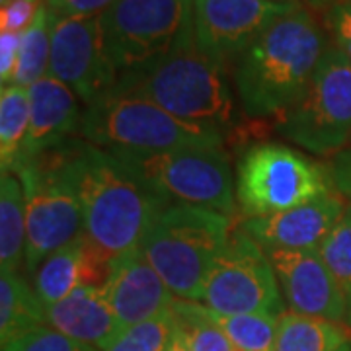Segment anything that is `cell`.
<instances>
[{
    "label": "cell",
    "mask_w": 351,
    "mask_h": 351,
    "mask_svg": "<svg viewBox=\"0 0 351 351\" xmlns=\"http://www.w3.org/2000/svg\"><path fill=\"white\" fill-rule=\"evenodd\" d=\"M330 45L314 14L299 6L281 16L234 63V86L244 113L279 117L301 100Z\"/></svg>",
    "instance_id": "1"
},
{
    "label": "cell",
    "mask_w": 351,
    "mask_h": 351,
    "mask_svg": "<svg viewBox=\"0 0 351 351\" xmlns=\"http://www.w3.org/2000/svg\"><path fill=\"white\" fill-rule=\"evenodd\" d=\"M73 172L82 230L113 262L141 250L154 217L166 207L112 152L75 138Z\"/></svg>",
    "instance_id": "2"
},
{
    "label": "cell",
    "mask_w": 351,
    "mask_h": 351,
    "mask_svg": "<svg viewBox=\"0 0 351 351\" xmlns=\"http://www.w3.org/2000/svg\"><path fill=\"white\" fill-rule=\"evenodd\" d=\"M115 90L152 101L182 121L219 131L230 125L234 117L225 66L201 49L193 24L182 32L170 53L151 69L119 76Z\"/></svg>",
    "instance_id": "3"
},
{
    "label": "cell",
    "mask_w": 351,
    "mask_h": 351,
    "mask_svg": "<svg viewBox=\"0 0 351 351\" xmlns=\"http://www.w3.org/2000/svg\"><path fill=\"white\" fill-rule=\"evenodd\" d=\"M230 239V219L195 205H166L141 244L168 289L182 301L199 302L205 277Z\"/></svg>",
    "instance_id": "4"
},
{
    "label": "cell",
    "mask_w": 351,
    "mask_h": 351,
    "mask_svg": "<svg viewBox=\"0 0 351 351\" xmlns=\"http://www.w3.org/2000/svg\"><path fill=\"white\" fill-rule=\"evenodd\" d=\"M78 133L104 151L223 149L225 143L219 129L182 121L160 106L115 88L86 106Z\"/></svg>",
    "instance_id": "5"
},
{
    "label": "cell",
    "mask_w": 351,
    "mask_h": 351,
    "mask_svg": "<svg viewBox=\"0 0 351 351\" xmlns=\"http://www.w3.org/2000/svg\"><path fill=\"white\" fill-rule=\"evenodd\" d=\"M75 138L24 162L14 174L25 195V269L36 274L51 254L82 232V205L73 172Z\"/></svg>",
    "instance_id": "6"
},
{
    "label": "cell",
    "mask_w": 351,
    "mask_h": 351,
    "mask_svg": "<svg viewBox=\"0 0 351 351\" xmlns=\"http://www.w3.org/2000/svg\"><path fill=\"white\" fill-rule=\"evenodd\" d=\"M166 205H195L234 213V180L223 149L162 152L108 151Z\"/></svg>",
    "instance_id": "7"
},
{
    "label": "cell",
    "mask_w": 351,
    "mask_h": 351,
    "mask_svg": "<svg viewBox=\"0 0 351 351\" xmlns=\"http://www.w3.org/2000/svg\"><path fill=\"white\" fill-rule=\"evenodd\" d=\"M279 135L316 156H334L351 141V61L330 43L308 86L277 117Z\"/></svg>",
    "instance_id": "8"
},
{
    "label": "cell",
    "mask_w": 351,
    "mask_h": 351,
    "mask_svg": "<svg viewBox=\"0 0 351 351\" xmlns=\"http://www.w3.org/2000/svg\"><path fill=\"white\" fill-rule=\"evenodd\" d=\"M330 189L326 166L279 143L252 147L237 166V199L250 219L301 207Z\"/></svg>",
    "instance_id": "9"
},
{
    "label": "cell",
    "mask_w": 351,
    "mask_h": 351,
    "mask_svg": "<svg viewBox=\"0 0 351 351\" xmlns=\"http://www.w3.org/2000/svg\"><path fill=\"white\" fill-rule=\"evenodd\" d=\"M100 18L117 75H135L164 59L193 24V0H117Z\"/></svg>",
    "instance_id": "10"
},
{
    "label": "cell",
    "mask_w": 351,
    "mask_h": 351,
    "mask_svg": "<svg viewBox=\"0 0 351 351\" xmlns=\"http://www.w3.org/2000/svg\"><path fill=\"white\" fill-rule=\"evenodd\" d=\"M201 302L221 316L285 313L267 252L244 228L230 232L226 246L211 263Z\"/></svg>",
    "instance_id": "11"
},
{
    "label": "cell",
    "mask_w": 351,
    "mask_h": 351,
    "mask_svg": "<svg viewBox=\"0 0 351 351\" xmlns=\"http://www.w3.org/2000/svg\"><path fill=\"white\" fill-rule=\"evenodd\" d=\"M49 75L71 88L84 106L112 92L119 75L108 55L100 16L53 18Z\"/></svg>",
    "instance_id": "12"
},
{
    "label": "cell",
    "mask_w": 351,
    "mask_h": 351,
    "mask_svg": "<svg viewBox=\"0 0 351 351\" xmlns=\"http://www.w3.org/2000/svg\"><path fill=\"white\" fill-rule=\"evenodd\" d=\"M297 0H193V29L199 47L219 64L239 57L281 16L295 12Z\"/></svg>",
    "instance_id": "13"
},
{
    "label": "cell",
    "mask_w": 351,
    "mask_h": 351,
    "mask_svg": "<svg viewBox=\"0 0 351 351\" xmlns=\"http://www.w3.org/2000/svg\"><path fill=\"white\" fill-rule=\"evenodd\" d=\"M265 250V248H263ZM291 311L330 322L348 318V299L320 252L265 250Z\"/></svg>",
    "instance_id": "14"
},
{
    "label": "cell",
    "mask_w": 351,
    "mask_h": 351,
    "mask_svg": "<svg viewBox=\"0 0 351 351\" xmlns=\"http://www.w3.org/2000/svg\"><path fill=\"white\" fill-rule=\"evenodd\" d=\"M346 213L343 195L332 188L301 207L267 217H252L242 228L265 250L320 252Z\"/></svg>",
    "instance_id": "15"
},
{
    "label": "cell",
    "mask_w": 351,
    "mask_h": 351,
    "mask_svg": "<svg viewBox=\"0 0 351 351\" xmlns=\"http://www.w3.org/2000/svg\"><path fill=\"white\" fill-rule=\"evenodd\" d=\"M101 289L123 330L172 311L176 302L174 293L141 250L113 263Z\"/></svg>",
    "instance_id": "16"
},
{
    "label": "cell",
    "mask_w": 351,
    "mask_h": 351,
    "mask_svg": "<svg viewBox=\"0 0 351 351\" xmlns=\"http://www.w3.org/2000/svg\"><path fill=\"white\" fill-rule=\"evenodd\" d=\"M113 263L112 258L82 230L39 265L34 274V289L43 306L49 308L78 287H104Z\"/></svg>",
    "instance_id": "17"
},
{
    "label": "cell",
    "mask_w": 351,
    "mask_h": 351,
    "mask_svg": "<svg viewBox=\"0 0 351 351\" xmlns=\"http://www.w3.org/2000/svg\"><path fill=\"white\" fill-rule=\"evenodd\" d=\"M27 96L29 131L25 138L22 164L69 143L71 135L80 131L84 115L80 110V98L55 76L47 75L36 84L27 86Z\"/></svg>",
    "instance_id": "18"
},
{
    "label": "cell",
    "mask_w": 351,
    "mask_h": 351,
    "mask_svg": "<svg viewBox=\"0 0 351 351\" xmlns=\"http://www.w3.org/2000/svg\"><path fill=\"white\" fill-rule=\"evenodd\" d=\"M47 326L69 338L106 351L123 328L113 314L101 287H78L63 301L45 308Z\"/></svg>",
    "instance_id": "19"
},
{
    "label": "cell",
    "mask_w": 351,
    "mask_h": 351,
    "mask_svg": "<svg viewBox=\"0 0 351 351\" xmlns=\"http://www.w3.org/2000/svg\"><path fill=\"white\" fill-rule=\"evenodd\" d=\"M47 326L45 306L36 289L20 274L0 276V343L6 350L16 339Z\"/></svg>",
    "instance_id": "20"
},
{
    "label": "cell",
    "mask_w": 351,
    "mask_h": 351,
    "mask_svg": "<svg viewBox=\"0 0 351 351\" xmlns=\"http://www.w3.org/2000/svg\"><path fill=\"white\" fill-rule=\"evenodd\" d=\"M25 263V195L16 174L0 176V267L20 274Z\"/></svg>",
    "instance_id": "21"
},
{
    "label": "cell",
    "mask_w": 351,
    "mask_h": 351,
    "mask_svg": "<svg viewBox=\"0 0 351 351\" xmlns=\"http://www.w3.org/2000/svg\"><path fill=\"white\" fill-rule=\"evenodd\" d=\"M350 336L336 322L297 313H283L271 351H338Z\"/></svg>",
    "instance_id": "22"
},
{
    "label": "cell",
    "mask_w": 351,
    "mask_h": 351,
    "mask_svg": "<svg viewBox=\"0 0 351 351\" xmlns=\"http://www.w3.org/2000/svg\"><path fill=\"white\" fill-rule=\"evenodd\" d=\"M29 131L27 88L8 84L0 90V166L10 174L24 160V145Z\"/></svg>",
    "instance_id": "23"
},
{
    "label": "cell",
    "mask_w": 351,
    "mask_h": 351,
    "mask_svg": "<svg viewBox=\"0 0 351 351\" xmlns=\"http://www.w3.org/2000/svg\"><path fill=\"white\" fill-rule=\"evenodd\" d=\"M51 27H53V16L47 10V6L41 4L34 24L22 34L18 64L10 84L27 88L49 75Z\"/></svg>",
    "instance_id": "24"
},
{
    "label": "cell",
    "mask_w": 351,
    "mask_h": 351,
    "mask_svg": "<svg viewBox=\"0 0 351 351\" xmlns=\"http://www.w3.org/2000/svg\"><path fill=\"white\" fill-rule=\"evenodd\" d=\"M172 313L189 351H234L230 339L215 322L213 314L205 304L176 299Z\"/></svg>",
    "instance_id": "25"
},
{
    "label": "cell",
    "mask_w": 351,
    "mask_h": 351,
    "mask_svg": "<svg viewBox=\"0 0 351 351\" xmlns=\"http://www.w3.org/2000/svg\"><path fill=\"white\" fill-rule=\"evenodd\" d=\"M213 314L215 322L230 339L234 351H271L276 341L277 324L281 316L269 314H237L221 316Z\"/></svg>",
    "instance_id": "26"
},
{
    "label": "cell",
    "mask_w": 351,
    "mask_h": 351,
    "mask_svg": "<svg viewBox=\"0 0 351 351\" xmlns=\"http://www.w3.org/2000/svg\"><path fill=\"white\" fill-rule=\"evenodd\" d=\"M176 334V316L172 311L125 328L106 351H168Z\"/></svg>",
    "instance_id": "27"
},
{
    "label": "cell",
    "mask_w": 351,
    "mask_h": 351,
    "mask_svg": "<svg viewBox=\"0 0 351 351\" xmlns=\"http://www.w3.org/2000/svg\"><path fill=\"white\" fill-rule=\"evenodd\" d=\"M320 256L326 262L328 269L336 277L338 285L343 291L348 306L351 304V215L339 221V225L332 230L326 242L320 248Z\"/></svg>",
    "instance_id": "28"
},
{
    "label": "cell",
    "mask_w": 351,
    "mask_h": 351,
    "mask_svg": "<svg viewBox=\"0 0 351 351\" xmlns=\"http://www.w3.org/2000/svg\"><path fill=\"white\" fill-rule=\"evenodd\" d=\"M2 351H98L82 341L64 336L55 328L41 326L29 332L24 338L16 339Z\"/></svg>",
    "instance_id": "29"
},
{
    "label": "cell",
    "mask_w": 351,
    "mask_h": 351,
    "mask_svg": "<svg viewBox=\"0 0 351 351\" xmlns=\"http://www.w3.org/2000/svg\"><path fill=\"white\" fill-rule=\"evenodd\" d=\"M324 29L334 43L351 61V0H339L324 12Z\"/></svg>",
    "instance_id": "30"
},
{
    "label": "cell",
    "mask_w": 351,
    "mask_h": 351,
    "mask_svg": "<svg viewBox=\"0 0 351 351\" xmlns=\"http://www.w3.org/2000/svg\"><path fill=\"white\" fill-rule=\"evenodd\" d=\"M39 6H41L39 2H29V0H8L6 4H2L0 10V29L22 36L34 24Z\"/></svg>",
    "instance_id": "31"
},
{
    "label": "cell",
    "mask_w": 351,
    "mask_h": 351,
    "mask_svg": "<svg viewBox=\"0 0 351 351\" xmlns=\"http://www.w3.org/2000/svg\"><path fill=\"white\" fill-rule=\"evenodd\" d=\"M117 0H45V6L53 18L75 16H101Z\"/></svg>",
    "instance_id": "32"
},
{
    "label": "cell",
    "mask_w": 351,
    "mask_h": 351,
    "mask_svg": "<svg viewBox=\"0 0 351 351\" xmlns=\"http://www.w3.org/2000/svg\"><path fill=\"white\" fill-rule=\"evenodd\" d=\"M324 166L332 188L343 195V199L351 201V147L334 154Z\"/></svg>",
    "instance_id": "33"
},
{
    "label": "cell",
    "mask_w": 351,
    "mask_h": 351,
    "mask_svg": "<svg viewBox=\"0 0 351 351\" xmlns=\"http://www.w3.org/2000/svg\"><path fill=\"white\" fill-rule=\"evenodd\" d=\"M20 34L2 32L0 34V82L2 86H8L12 82L16 64H18V53H20Z\"/></svg>",
    "instance_id": "34"
},
{
    "label": "cell",
    "mask_w": 351,
    "mask_h": 351,
    "mask_svg": "<svg viewBox=\"0 0 351 351\" xmlns=\"http://www.w3.org/2000/svg\"><path fill=\"white\" fill-rule=\"evenodd\" d=\"M168 351H189L188 343H186V339L184 336L180 334V330L176 326V334H174V339H172V346H170V350Z\"/></svg>",
    "instance_id": "35"
},
{
    "label": "cell",
    "mask_w": 351,
    "mask_h": 351,
    "mask_svg": "<svg viewBox=\"0 0 351 351\" xmlns=\"http://www.w3.org/2000/svg\"><path fill=\"white\" fill-rule=\"evenodd\" d=\"M336 2H339V0H308V4L314 8H326V10L330 6H334Z\"/></svg>",
    "instance_id": "36"
},
{
    "label": "cell",
    "mask_w": 351,
    "mask_h": 351,
    "mask_svg": "<svg viewBox=\"0 0 351 351\" xmlns=\"http://www.w3.org/2000/svg\"><path fill=\"white\" fill-rule=\"evenodd\" d=\"M338 351H351V339H348V341H346V343H343V346H341Z\"/></svg>",
    "instance_id": "37"
},
{
    "label": "cell",
    "mask_w": 351,
    "mask_h": 351,
    "mask_svg": "<svg viewBox=\"0 0 351 351\" xmlns=\"http://www.w3.org/2000/svg\"><path fill=\"white\" fill-rule=\"evenodd\" d=\"M348 322H350V326H351V304L348 306Z\"/></svg>",
    "instance_id": "38"
},
{
    "label": "cell",
    "mask_w": 351,
    "mask_h": 351,
    "mask_svg": "<svg viewBox=\"0 0 351 351\" xmlns=\"http://www.w3.org/2000/svg\"><path fill=\"white\" fill-rule=\"evenodd\" d=\"M348 215H351V203H350V207H348Z\"/></svg>",
    "instance_id": "39"
},
{
    "label": "cell",
    "mask_w": 351,
    "mask_h": 351,
    "mask_svg": "<svg viewBox=\"0 0 351 351\" xmlns=\"http://www.w3.org/2000/svg\"><path fill=\"white\" fill-rule=\"evenodd\" d=\"M6 2H8V0H0V4H6Z\"/></svg>",
    "instance_id": "40"
},
{
    "label": "cell",
    "mask_w": 351,
    "mask_h": 351,
    "mask_svg": "<svg viewBox=\"0 0 351 351\" xmlns=\"http://www.w3.org/2000/svg\"><path fill=\"white\" fill-rule=\"evenodd\" d=\"M276 2H289V0H276Z\"/></svg>",
    "instance_id": "41"
},
{
    "label": "cell",
    "mask_w": 351,
    "mask_h": 351,
    "mask_svg": "<svg viewBox=\"0 0 351 351\" xmlns=\"http://www.w3.org/2000/svg\"><path fill=\"white\" fill-rule=\"evenodd\" d=\"M29 2H38V0H29Z\"/></svg>",
    "instance_id": "42"
}]
</instances>
